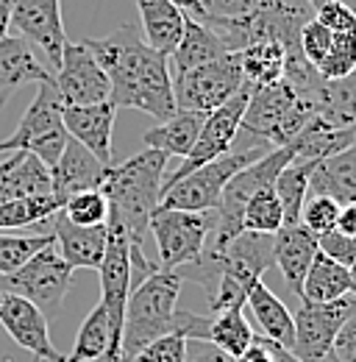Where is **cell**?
Instances as JSON below:
<instances>
[{"mask_svg":"<svg viewBox=\"0 0 356 362\" xmlns=\"http://www.w3.org/2000/svg\"><path fill=\"white\" fill-rule=\"evenodd\" d=\"M103 67L117 109H139L159 123L176 112L170 56L153 50L134 25H123L103 40H81Z\"/></svg>","mask_w":356,"mask_h":362,"instance_id":"obj_1","label":"cell"},{"mask_svg":"<svg viewBox=\"0 0 356 362\" xmlns=\"http://www.w3.org/2000/svg\"><path fill=\"white\" fill-rule=\"evenodd\" d=\"M181 284L184 279L178 271L159 268L156 273L145 276L142 284L129 296L120 337V362H129L142 346L165 334H181L186 340L209 343L212 317L178 310Z\"/></svg>","mask_w":356,"mask_h":362,"instance_id":"obj_2","label":"cell"},{"mask_svg":"<svg viewBox=\"0 0 356 362\" xmlns=\"http://www.w3.org/2000/svg\"><path fill=\"white\" fill-rule=\"evenodd\" d=\"M167 159L170 156L145 148V151L129 156L126 162L112 165L103 187H100L109 201V215L126 226L134 251H142V245H145L150 218L162 198Z\"/></svg>","mask_w":356,"mask_h":362,"instance_id":"obj_3","label":"cell"},{"mask_svg":"<svg viewBox=\"0 0 356 362\" xmlns=\"http://www.w3.org/2000/svg\"><path fill=\"white\" fill-rule=\"evenodd\" d=\"M312 117H314V106L309 98L295 90L287 78H278L273 84L251 90L239 132L259 136L270 148H281L301 134V129Z\"/></svg>","mask_w":356,"mask_h":362,"instance_id":"obj_4","label":"cell"},{"mask_svg":"<svg viewBox=\"0 0 356 362\" xmlns=\"http://www.w3.org/2000/svg\"><path fill=\"white\" fill-rule=\"evenodd\" d=\"M273 148L270 145H251V148H234L225 156L201 165L198 170L186 173L173 187H167L159 198V209H184V212H212L220 201L225 184L234 179L242 168L251 162H259Z\"/></svg>","mask_w":356,"mask_h":362,"instance_id":"obj_5","label":"cell"},{"mask_svg":"<svg viewBox=\"0 0 356 362\" xmlns=\"http://www.w3.org/2000/svg\"><path fill=\"white\" fill-rule=\"evenodd\" d=\"M67 129H64V100L56 90L53 78L40 84L37 98L20 117V126L14 134L0 139V153H14V151H31L37 159H42L47 168L59 162L67 145Z\"/></svg>","mask_w":356,"mask_h":362,"instance_id":"obj_6","label":"cell"},{"mask_svg":"<svg viewBox=\"0 0 356 362\" xmlns=\"http://www.w3.org/2000/svg\"><path fill=\"white\" fill-rule=\"evenodd\" d=\"M215 226V209L212 212H184V209H159L150 218L148 231L156 240L159 251V268L178 271L184 265H192L201 259L206 240Z\"/></svg>","mask_w":356,"mask_h":362,"instance_id":"obj_7","label":"cell"},{"mask_svg":"<svg viewBox=\"0 0 356 362\" xmlns=\"http://www.w3.org/2000/svg\"><path fill=\"white\" fill-rule=\"evenodd\" d=\"M73 268L61 259L56 240L50 245H44L42 251H37L23 268H17L8 276H0L8 293H17L23 298H28L31 304H37L42 310V315L50 320L61 313L64 296L73 284Z\"/></svg>","mask_w":356,"mask_h":362,"instance_id":"obj_8","label":"cell"},{"mask_svg":"<svg viewBox=\"0 0 356 362\" xmlns=\"http://www.w3.org/2000/svg\"><path fill=\"white\" fill-rule=\"evenodd\" d=\"M248 81L242 76L237 53H225L215 62H206L195 70H186L181 76H173V95L176 109L201 112L209 115L225 100H231Z\"/></svg>","mask_w":356,"mask_h":362,"instance_id":"obj_9","label":"cell"},{"mask_svg":"<svg viewBox=\"0 0 356 362\" xmlns=\"http://www.w3.org/2000/svg\"><path fill=\"white\" fill-rule=\"evenodd\" d=\"M251 90H254V87H251V84H245L242 90L231 98V100H225L222 106H218L215 112H209V115H206L203 129H201V134H198V142H195V145H192V151L184 156V162H181L176 170L165 179L162 192H165L167 187H173L176 181L184 179L186 173L198 170L201 165L215 162V159L225 156L228 151H234V139H237L239 129H242V117H245V106H248Z\"/></svg>","mask_w":356,"mask_h":362,"instance_id":"obj_10","label":"cell"},{"mask_svg":"<svg viewBox=\"0 0 356 362\" xmlns=\"http://www.w3.org/2000/svg\"><path fill=\"white\" fill-rule=\"evenodd\" d=\"M356 315V298L345 296L331 304H301L295 313V346L292 357L298 362H317L331 354L337 332L345 326V320Z\"/></svg>","mask_w":356,"mask_h":362,"instance_id":"obj_11","label":"cell"},{"mask_svg":"<svg viewBox=\"0 0 356 362\" xmlns=\"http://www.w3.org/2000/svg\"><path fill=\"white\" fill-rule=\"evenodd\" d=\"M53 84L61 95L64 106H89L112 98V84L97 59L84 42H67L61 62L53 73Z\"/></svg>","mask_w":356,"mask_h":362,"instance_id":"obj_12","label":"cell"},{"mask_svg":"<svg viewBox=\"0 0 356 362\" xmlns=\"http://www.w3.org/2000/svg\"><path fill=\"white\" fill-rule=\"evenodd\" d=\"M11 28L28 45L40 47L53 70L59 67L61 50L67 45L64 23H61V0H14Z\"/></svg>","mask_w":356,"mask_h":362,"instance_id":"obj_13","label":"cell"},{"mask_svg":"<svg viewBox=\"0 0 356 362\" xmlns=\"http://www.w3.org/2000/svg\"><path fill=\"white\" fill-rule=\"evenodd\" d=\"M0 326L6 329V334L25 351L34 354V360H50L64 362L59 354V349L50 340V329H47V317L37 304H31L28 298L0 290Z\"/></svg>","mask_w":356,"mask_h":362,"instance_id":"obj_14","label":"cell"},{"mask_svg":"<svg viewBox=\"0 0 356 362\" xmlns=\"http://www.w3.org/2000/svg\"><path fill=\"white\" fill-rule=\"evenodd\" d=\"M117 106L112 100L89 103V106H64V129L73 139H78L89 153L112 168V129H114Z\"/></svg>","mask_w":356,"mask_h":362,"instance_id":"obj_15","label":"cell"},{"mask_svg":"<svg viewBox=\"0 0 356 362\" xmlns=\"http://www.w3.org/2000/svg\"><path fill=\"white\" fill-rule=\"evenodd\" d=\"M109 168L103 162H97L87 148L78 139H67L64 153L59 156V162L50 168V179H53V195L61 201L78 195V192H89V189H100L106 181Z\"/></svg>","mask_w":356,"mask_h":362,"instance_id":"obj_16","label":"cell"},{"mask_svg":"<svg viewBox=\"0 0 356 362\" xmlns=\"http://www.w3.org/2000/svg\"><path fill=\"white\" fill-rule=\"evenodd\" d=\"M317 251V234H312L304 223H284L273 234V262L295 296H301L304 276Z\"/></svg>","mask_w":356,"mask_h":362,"instance_id":"obj_17","label":"cell"},{"mask_svg":"<svg viewBox=\"0 0 356 362\" xmlns=\"http://www.w3.org/2000/svg\"><path fill=\"white\" fill-rule=\"evenodd\" d=\"M53 240L61 254V259L73 271H100L103 254H106V240H109V226H73L61 209L53 218Z\"/></svg>","mask_w":356,"mask_h":362,"instance_id":"obj_18","label":"cell"},{"mask_svg":"<svg viewBox=\"0 0 356 362\" xmlns=\"http://www.w3.org/2000/svg\"><path fill=\"white\" fill-rule=\"evenodd\" d=\"M50 78L53 73H47L42 62H37L34 47L23 37L8 34L0 40V106H6L20 87L42 84Z\"/></svg>","mask_w":356,"mask_h":362,"instance_id":"obj_19","label":"cell"},{"mask_svg":"<svg viewBox=\"0 0 356 362\" xmlns=\"http://www.w3.org/2000/svg\"><path fill=\"white\" fill-rule=\"evenodd\" d=\"M37 195H53L50 168L31 151H14L0 162V201H23Z\"/></svg>","mask_w":356,"mask_h":362,"instance_id":"obj_20","label":"cell"},{"mask_svg":"<svg viewBox=\"0 0 356 362\" xmlns=\"http://www.w3.org/2000/svg\"><path fill=\"white\" fill-rule=\"evenodd\" d=\"M245 307L251 310V317L262 329V337L278 343L281 349H287L292 354V346H295V317H292V313L287 310V304L278 296H273V290L267 287L262 279L251 287Z\"/></svg>","mask_w":356,"mask_h":362,"instance_id":"obj_21","label":"cell"},{"mask_svg":"<svg viewBox=\"0 0 356 362\" xmlns=\"http://www.w3.org/2000/svg\"><path fill=\"white\" fill-rule=\"evenodd\" d=\"M136 11L142 23V40L153 50L170 56L184 37L186 14L170 0H136Z\"/></svg>","mask_w":356,"mask_h":362,"instance_id":"obj_22","label":"cell"},{"mask_svg":"<svg viewBox=\"0 0 356 362\" xmlns=\"http://www.w3.org/2000/svg\"><path fill=\"white\" fill-rule=\"evenodd\" d=\"M309 195H328L340 206L356 204V145L314 165Z\"/></svg>","mask_w":356,"mask_h":362,"instance_id":"obj_23","label":"cell"},{"mask_svg":"<svg viewBox=\"0 0 356 362\" xmlns=\"http://www.w3.org/2000/svg\"><path fill=\"white\" fill-rule=\"evenodd\" d=\"M206 115L201 112H186V109H176L167 120H162L156 129L145 132V148L159 151L165 156H186L192 151V145L198 142V134L203 129Z\"/></svg>","mask_w":356,"mask_h":362,"instance_id":"obj_24","label":"cell"},{"mask_svg":"<svg viewBox=\"0 0 356 362\" xmlns=\"http://www.w3.org/2000/svg\"><path fill=\"white\" fill-rule=\"evenodd\" d=\"M351 296V273L345 265L328 259L323 251L312 259L309 271L301 284V304H331L337 298Z\"/></svg>","mask_w":356,"mask_h":362,"instance_id":"obj_25","label":"cell"},{"mask_svg":"<svg viewBox=\"0 0 356 362\" xmlns=\"http://www.w3.org/2000/svg\"><path fill=\"white\" fill-rule=\"evenodd\" d=\"M314 117L326 120L337 129L356 132V70L343 81H320V87L309 95Z\"/></svg>","mask_w":356,"mask_h":362,"instance_id":"obj_26","label":"cell"},{"mask_svg":"<svg viewBox=\"0 0 356 362\" xmlns=\"http://www.w3.org/2000/svg\"><path fill=\"white\" fill-rule=\"evenodd\" d=\"M354 129H337L328 126L320 117H312L309 123L301 129V134L290 142L292 159H309V162H323L334 153H343L345 148L354 145Z\"/></svg>","mask_w":356,"mask_h":362,"instance_id":"obj_27","label":"cell"},{"mask_svg":"<svg viewBox=\"0 0 356 362\" xmlns=\"http://www.w3.org/2000/svg\"><path fill=\"white\" fill-rule=\"evenodd\" d=\"M228 50L222 47V42L218 40V34L203 23V20H195V17H186V25H184V37L176 45V50L170 53L173 56V76H181L186 70H195L206 62H215L225 56Z\"/></svg>","mask_w":356,"mask_h":362,"instance_id":"obj_28","label":"cell"},{"mask_svg":"<svg viewBox=\"0 0 356 362\" xmlns=\"http://www.w3.org/2000/svg\"><path fill=\"white\" fill-rule=\"evenodd\" d=\"M314 165L317 162H309V159H292L273 181L275 195L284 209V223H301V209L309 198V181Z\"/></svg>","mask_w":356,"mask_h":362,"instance_id":"obj_29","label":"cell"},{"mask_svg":"<svg viewBox=\"0 0 356 362\" xmlns=\"http://www.w3.org/2000/svg\"><path fill=\"white\" fill-rule=\"evenodd\" d=\"M242 76L251 87H265L273 84L284 76V62H287V50L278 42H256V45L242 47L237 53Z\"/></svg>","mask_w":356,"mask_h":362,"instance_id":"obj_30","label":"cell"},{"mask_svg":"<svg viewBox=\"0 0 356 362\" xmlns=\"http://www.w3.org/2000/svg\"><path fill=\"white\" fill-rule=\"evenodd\" d=\"M254 326L245 317L242 310H231V313H220L212 315V326H209V343L215 349H220L225 357L239 360L251 346H254Z\"/></svg>","mask_w":356,"mask_h":362,"instance_id":"obj_31","label":"cell"},{"mask_svg":"<svg viewBox=\"0 0 356 362\" xmlns=\"http://www.w3.org/2000/svg\"><path fill=\"white\" fill-rule=\"evenodd\" d=\"M112 354V329H109V317L103 313V307L97 304L87 320L78 329L76 337V349L67 354V360L73 362H97L106 360Z\"/></svg>","mask_w":356,"mask_h":362,"instance_id":"obj_32","label":"cell"},{"mask_svg":"<svg viewBox=\"0 0 356 362\" xmlns=\"http://www.w3.org/2000/svg\"><path fill=\"white\" fill-rule=\"evenodd\" d=\"M281 226H284V209H281V201L275 195V187L270 184L248 201V206L242 212V231L275 234Z\"/></svg>","mask_w":356,"mask_h":362,"instance_id":"obj_33","label":"cell"},{"mask_svg":"<svg viewBox=\"0 0 356 362\" xmlns=\"http://www.w3.org/2000/svg\"><path fill=\"white\" fill-rule=\"evenodd\" d=\"M53 243V234H0V276L23 268L37 251Z\"/></svg>","mask_w":356,"mask_h":362,"instance_id":"obj_34","label":"cell"},{"mask_svg":"<svg viewBox=\"0 0 356 362\" xmlns=\"http://www.w3.org/2000/svg\"><path fill=\"white\" fill-rule=\"evenodd\" d=\"M61 215L73 226H106V221H109V201H106L103 189L78 192V195L64 201Z\"/></svg>","mask_w":356,"mask_h":362,"instance_id":"obj_35","label":"cell"},{"mask_svg":"<svg viewBox=\"0 0 356 362\" xmlns=\"http://www.w3.org/2000/svg\"><path fill=\"white\" fill-rule=\"evenodd\" d=\"M356 70V34H334L326 59L317 64V73L326 81H343Z\"/></svg>","mask_w":356,"mask_h":362,"instance_id":"obj_36","label":"cell"},{"mask_svg":"<svg viewBox=\"0 0 356 362\" xmlns=\"http://www.w3.org/2000/svg\"><path fill=\"white\" fill-rule=\"evenodd\" d=\"M340 204L328 195H312L307 198L304 209H301V223L309 228L312 234H326V231H334L337 226V218H340Z\"/></svg>","mask_w":356,"mask_h":362,"instance_id":"obj_37","label":"cell"},{"mask_svg":"<svg viewBox=\"0 0 356 362\" xmlns=\"http://www.w3.org/2000/svg\"><path fill=\"white\" fill-rule=\"evenodd\" d=\"M189 340L181 334H165L142 346L129 362H186Z\"/></svg>","mask_w":356,"mask_h":362,"instance_id":"obj_38","label":"cell"},{"mask_svg":"<svg viewBox=\"0 0 356 362\" xmlns=\"http://www.w3.org/2000/svg\"><path fill=\"white\" fill-rule=\"evenodd\" d=\"M331 40H334V34H331L323 23H317L314 17L301 28V37H298L301 53H304V59L309 62L314 70H317V64L326 59V53H328V47H331Z\"/></svg>","mask_w":356,"mask_h":362,"instance_id":"obj_39","label":"cell"},{"mask_svg":"<svg viewBox=\"0 0 356 362\" xmlns=\"http://www.w3.org/2000/svg\"><path fill=\"white\" fill-rule=\"evenodd\" d=\"M314 20L323 23L331 34H356V11L343 0H331L314 8Z\"/></svg>","mask_w":356,"mask_h":362,"instance_id":"obj_40","label":"cell"},{"mask_svg":"<svg viewBox=\"0 0 356 362\" xmlns=\"http://www.w3.org/2000/svg\"><path fill=\"white\" fill-rule=\"evenodd\" d=\"M317 248L328 259H334V262H340L345 268L356 265V237H345L340 231H326V234L317 237Z\"/></svg>","mask_w":356,"mask_h":362,"instance_id":"obj_41","label":"cell"},{"mask_svg":"<svg viewBox=\"0 0 356 362\" xmlns=\"http://www.w3.org/2000/svg\"><path fill=\"white\" fill-rule=\"evenodd\" d=\"M259 0H201L203 20H237L256 8Z\"/></svg>","mask_w":356,"mask_h":362,"instance_id":"obj_42","label":"cell"},{"mask_svg":"<svg viewBox=\"0 0 356 362\" xmlns=\"http://www.w3.org/2000/svg\"><path fill=\"white\" fill-rule=\"evenodd\" d=\"M331 351L340 362H356V315L351 320H345V326L337 332Z\"/></svg>","mask_w":356,"mask_h":362,"instance_id":"obj_43","label":"cell"},{"mask_svg":"<svg viewBox=\"0 0 356 362\" xmlns=\"http://www.w3.org/2000/svg\"><path fill=\"white\" fill-rule=\"evenodd\" d=\"M334 231H340L345 237H356V204H345L340 209V218H337Z\"/></svg>","mask_w":356,"mask_h":362,"instance_id":"obj_44","label":"cell"},{"mask_svg":"<svg viewBox=\"0 0 356 362\" xmlns=\"http://www.w3.org/2000/svg\"><path fill=\"white\" fill-rule=\"evenodd\" d=\"M234 362H275L273 360V354H270V349H267L265 343L259 340V337H254V346L239 357V360Z\"/></svg>","mask_w":356,"mask_h":362,"instance_id":"obj_45","label":"cell"},{"mask_svg":"<svg viewBox=\"0 0 356 362\" xmlns=\"http://www.w3.org/2000/svg\"><path fill=\"white\" fill-rule=\"evenodd\" d=\"M173 6H178L186 17H195V20H203V8H201V0H170Z\"/></svg>","mask_w":356,"mask_h":362,"instance_id":"obj_46","label":"cell"},{"mask_svg":"<svg viewBox=\"0 0 356 362\" xmlns=\"http://www.w3.org/2000/svg\"><path fill=\"white\" fill-rule=\"evenodd\" d=\"M11 6H14V0H0V40L8 37V28H11Z\"/></svg>","mask_w":356,"mask_h":362,"instance_id":"obj_47","label":"cell"},{"mask_svg":"<svg viewBox=\"0 0 356 362\" xmlns=\"http://www.w3.org/2000/svg\"><path fill=\"white\" fill-rule=\"evenodd\" d=\"M348 273H351V296L356 298V265L354 268H348Z\"/></svg>","mask_w":356,"mask_h":362,"instance_id":"obj_48","label":"cell"},{"mask_svg":"<svg viewBox=\"0 0 356 362\" xmlns=\"http://www.w3.org/2000/svg\"><path fill=\"white\" fill-rule=\"evenodd\" d=\"M312 8H320V6H326V3H331V0H307Z\"/></svg>","mask_w":356,"mask_h":362,"instance_id":"obj_49","label":"cell"},{"mask_svg":"<svg viewBox=\"0 0 356 362\" xmlns=\"http://www.w3.org/2000/svg\"><path fill=\"white\" fill-rule=\"evenodd\" d=\"M317 362H340V360H337V357H334V351H331V354H326L323 360H317Z\"/></svg>","mask_w":356,"mask_h":362,"instance_id":"obj_50","label":"cell"},{"mask_svg":"<svg viewBox=\"0 0 356 362\" xmlns=\"http://www.w3.org/2000/svg\"><path fill=\"white\" fill-rule=\"evenodd\" d=\"M64 362H73V360H67V357H64Z\"/></svg>","mask_w":356,"mask_h":362,"instance_id":"obj_51","label":"cell"}]
</instances>
